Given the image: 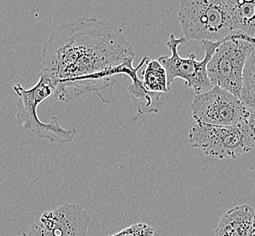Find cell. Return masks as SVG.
I'll return each mask as SVG.
<instances>
[{"mask_svg": "<svg viewBox=\"0 0 255 236\" xmlns=\"http://www.w3.org/2000/svg\"><path fill=\"white\" fill-rule=\"evenodd\" d=\"M134 57L121 28L96 16H82L52 33L39 62L41 74L55 83L59 101L67 103L92 95L111 105L116 77H129L135 70Z\"/></svg>", "mask_w": 255, "mask_h": 236, "instance_id": "1", "label": "cell"}, {"mask_svg": "<svg viewBox=\"0 0 255 236\" xmlns=\"http://www.w3.org/2000/svg\"><path fill=\"white\" fill-rule=\"evenodd\" d=\"M56 85L45 75H39V80L30 89H25L21 84H15L13 90L18 97L15 118L18 123L38 138L51 143L69 144L77 137L76 128L65 129L59 123V118L51 117L48 123L41 122L37 116V108L46 99L55 96Z\"/></svg>", "mask_w": 255, "mask_h": 236, "instance_id": "2", "label": "cell"}, {"mask_svg": "<svg viewBox=\"0 0 255 236\" xmlns=\"http://www.w3.org/2000/svg\"><path fill=\"white\" fill-rule=\"evenodd\" d=\"M178 19L186 41L216 43L235 35L225 0H183Z\"/></svg>", "mask_w": 255, "mask_h": 236, "instance_id": "3", "label": "cell"}, {"mask_svg": "<svg viewBox=\"0 0 255 236\" xmlns=\"http://www.w3.org/2000/svg\"><path fill=\"white\" fill-rule=\"evenodd\" d=\"M189 144L219 159H236L255 147V122L232 126L194 123L189 130Z\"/></svg>", "mask_w": 255, "mask_h": 236, "instance_id": "4", "label": "cell"}, {"mask_svg": "<svg viewBox=\"0 0 255 236\" xmlns=\"http://www.w3.org/2000/svg\"><path fill=\"white\" fill-rule=\"evenodd\" d=\"M255 48V39L244 35L235 34L221 41L206 67L211 85L241 99L245 64Z\"/></svg>", "mask_w": 255, "mask_h": 236, "instance_id": "5", "label": "cell"}, {"mask_svg": "<svg viewBox=\"0 0 255 236\" xmlns=\"http://www.w3.org/2000/svg\"><path fill=\"white\" fill-rule=\"evenodd\" d=\"M194 123L232 126L255 122V114L240 98L218 87L196 95L191 105Z\"/></svg>", "mask_w": 255, "mask_h": 236, "instance_id": "6", "label": "cell"}, {"mask_svg": "<svg viewBox=\"0 0 255 236\" xmlns=\"http://www.w3.org/2000/svg\"><path fill=\"white\" fill-rule=\"evenodd\" d=\"M186 42L184 36L176 38L173 34L170 35L166 45L172 55L171 57H160L157 60L165 69L169 88L176 78H182L187 88L194 89L195 94L199 95L213 88L208 79L206 67L221 42H200L204 50V58L202 61H198L194 54L189 55L186 58L180 57L178 46Z\"/></svg>", "mask_w": 255, "mask_h": 236, "instance_id": "7", "label": "cell"}, {"mask_svg": "<svg viewBox=\"0 0 255 236\" xmlns=\"http://www.w3.org/2000/svg\"><path fill=\"white\" fill-rule=\"evenodd\" d=\"M91 218L80 206L65 203L47 211L31 226L28 236H87Z\"/></svg>", "mask_w": 255, "mask_h": 236, "instance_id": "8", "label": "cell"}, {"mask_svg": "<svg viewBox=\"0 0 255 236\" xmlns=\"http://www.w3.org/2000/svg\"><path fill=\"white\" fill-rule=\"evenodd\" d=\"M255 209L248 205L235 206L222 216L215 236H252Z\"/></svg>", "mask_w": 255, "mask_h": 236, "instance_id": "9", "label": "cell"}, {"mask_svg": "<svg viewBox=\"0 0 255 236\" xmlns=\"http://www.w3.org/2000/svg\"><path fill=\"white\" fill-rule=\"evenodd\" d=\"M234 34L255 39V0H225Z\"/></svg>", "mask_w": 255, "mask_h": 236, "instance_id": "10", "label": "cell"}, {"mask_svg": "<svg viewBox=\"0 0 255 236\" xmlns=\"http://www.w3.org/2000/svg\"><path fill=\"white\" fill-rule=\"evenodd\" d=\"M132 80L131 85L128 88V91L131 97L134 108L137 110L138 116H143L148 114H159L163 108V102L161 97L163 94L148 91L143 87L142 80L134 75L130 78Z\"/></svg>", "mask_w": 255, "mask_h": 236, "instance_id": "11", "label": "cell"}, {"mask_svg": "<svg viewBox=\"0 0 255 236\" xmlns=\"http://www.w3.org/2000/svg\"><path fill=\"white\" fill-rule=\"evenodd\" d=\"M143 87L151 92L165 94L170 91L165 69L158 60H149L142 73Z\"/></svg>", "mask_w": 255, "mask_h": 236, "instance_id": "12", "label": "cell"}, {"mask_svg": "<svg viewBox=\"0 0 255 236\" xmlns=\"http://www.w3.org/2000/svg\"><path fill=\"white\" fill-rule=\"evenodd\" d=\"M241 100L246 108L255 114V48L245 64Z\"/></svg>", "mask_w": 255, "mask_h": 236, "instance_id": "13", "label": "cell"}, {"mask_svg": "<svg viewBox=\"0 0 255 236\" xmlns=\"http://www.w3.org/2000/svg\"><path fill=\"white\" fill-rule=\"evenodd\" d=\"M154 229L146 224H135L109 236H153Z\"/></svg>", "mask_w": 255, "mask_h": 236, "instance_id": "14", "label": "cell"}, {"mask_svg": "<svg viewBox=\"0 0 255 236\" xmlns=\"http://www.w3.org/2000/svg\"><path fill=\"white\" fill-rule=\"evenodd\" d=\"M252 236H255V216L253 221V227H252Z\"/></svg>", "mask_w": 255, "mask_h": 236, "instance_id": "15", "label": "cell"}, {"mask_svg": "<svg viewBox=\"0 0 255 236\" xmlns=\"http://www.w3.org/2000/svg\"><path fill=\"white\" fill-rule=\"evenodd\" d=\"M27 236V234H26V233H22V234H20V235H18V236Z\"/></svg>", "mask_w": 255, "mask_h": 236, "instance_id": "16", "label": "cell"}]
</instances>
